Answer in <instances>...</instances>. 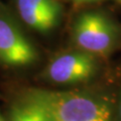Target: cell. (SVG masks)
I'll return each instance as SVG.
<instances>
[{"mask_svg":"<svg viewBox=\"0 0 121 121\" xmlns=\"http://www.w3.org/2000/svg\"><path fill=\"white\" fill-rule=\"evenodd\" d=\"M118 121H121V96H120V101L118 104Z\"/></svg>","mask_w":121,"mask_h":121,"instance_id":"cell-8","label":"cell"},{"mask_svg":"<svg viewBox=\"0 0 121 121\" xmlns=\"http://www.w3.org/2000/svg\"><path fill=\"white\" fill-rule=\"evenodd\" d=\"M16 8L22 21L39 33L52 31L62 12L58 0H16Z\"/></svg>","mask_w":121,"mask_h":121,"instance_id":"cell-5","label":"cell"},{"mask_svg":"<svg viewBox=\"0 0 121 121\" xmlns=\"http://www.w3.org/2000/svg\"><path fill=\"white\" fill-rule=\"evenodd\" d=\"M97 72L96 56L80 50L55 56L44 69L43 76L56 85H77L90 81Z\"/></svg>","mask_w":121,"mask_h":121,"instance_id":"cell-3","label":"cell"},{"mask_svg":"<svg viewBox=\"0 0 121 121\" xmlns=\"http://www.w3.org/2000/svg\"><path fill=\"white\" fill-rule=\"evenodd\" d=\"M24 93L43 106L52 121H113L111 102L105 94L39 88Z\"/></svg>","mask_w":121,"mask_h":121,"instance_id":"cell-1","label":"cell"},{"mask_svg":"<svg viewBox=\"0 0 121 121\" xmlns=\"http://www.w3.org/2000/svg\"><path fill=\"white\" fill-rule=\"evenodd\" d=\"M39 54L19 26L6 15L0 14V64L9 68L32 66Z\"/></svg>","mask_w":121,"mask_h":121,"instance_id":"cell-4","label":"cell"},{"mask_svg":"<svg viewBox=\"0 0 121 121\" xmlns=\"http://www.w3.org/2000/svg\"><path fill=\"white\" fill-rule=\"evenodd\" d=\"M0 121H4V120H3V118H2L1 116H0Z\"/></svg>","mask_w":121,"mask_h":121,"instance_id":"cell-9","label":"cell"},{"mask_svg":"<svg viewBox=\"0 0 121 121\" xmlns=\"http://www.w3.org/2000/svg\"><path fill=\"white\" fill-rule=\"evenodd\" d=\"M96 1H99V0H73V2L77 4H86V3H92Z\"/></svg>","mask_w":121,"mask_h":121,"instance_id":"cell-7","label":"cell"},{"mask_svg":"<svg viewBox=\"0 0 121 121\" xmlns=\"http://www.w3.org/2000/svg\"><path fill=\"white\" fill-rule=\"evenodd\" d=\"M9 121H52L43 106L23 92L9 110Z\"/></svg>","mask_w":121,"mask_h":121,"instance_id":"cell-6","label":"cell"},{"mask_svg":"<svg viewBox=\"0 0 121 121\" xmlns=\"http://www.w3.org/2000/svg\"><path fill=\"white\" fill-rule=\"evenodd\" d=\"M73 40L81 51L95 56H105L116 48L119 30L105 14L87 11L74 22Z\"/></svg>","mask_w":121,"mask_h":121,"instance_id":"cell-2","label":"cell"}]
</instances>
